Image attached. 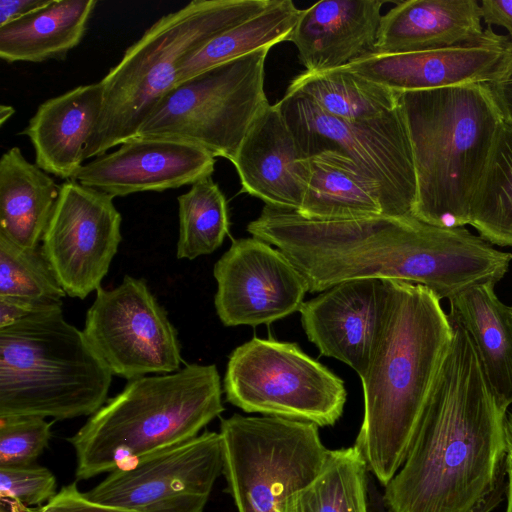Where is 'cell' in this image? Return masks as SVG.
<instances>
[{"instance_id": "28", "label": "cell", "mask_w": 512, "mask_h": 512, "mask_svg": "<svg viewBox=\"0 0 512 512\" xmlns=\"http://www.w3.org/2000/svg\"><path fill=\"white\" fill-rule=\"evenodd\" d=\"M301 10L291 0H273L260 13L224 31L181 63L177 84L220 64L288 41Z\"/></svg>"}, {"instance_id": "7", "label": "cell", "mask_w": 512, "mask_h": 512, "mask_svg": "<svg viewBox=\"0 0 512 512\" xmlns=\"http://www.w3.org/2000/svg\"><path fill=\"white\" fill-rule=\"evenodd\" d=\"M112 376L62 307L0 328V417L91 416L106 403Z\"/></svg>"}, {"instance_id": "8", "label": "cell", "mask_w": 512, "mask_h": 512, "mask_svg": "<svg viewBox=\"0 0 512 512\" xmlns=\"http://www.w3.org/2000/svg\"><path fill=\"white\" fill-rule=\"evenodd\" d=\"M264 47L177 84L158 103L136 137L200 146L232 162L249 128L269 105Z\"/></svg>"}, {"instance_id": "21", "label": "cell", "mask_w": 512, "mask_h": 512, "mask_svg": "<svg viewBox=\"0 0 512 512\" xmlns=\"http://www.w3.org/2000/svg\"><path fill=\"white\" fill-rule=\"evenodd\" d=\"M101 81L77 86L40 104L21 132L35 151V164L72 180L86 155L102 112Z\"/></svg>"}, {"instance_id": "29", "label": "cell", "mask_w": 512, "mask_h": 512, "mask_svg": "<svg viewBox=\"0 0 512 512\" xmlns=\"http://www.w3.org/2000/svg\"><path fill=\"white\" fill-rule=\"evenodd\" d=\"M367 472L355 445L328 450L317 477L288 501L286 512H369Z\"/></svg>"}, {"instance_id": "2", "label": "cell", "mask_w": 512, "mask_h": 512, "mask_svg": "<svg viewBox=\"0 0 512 512\" xmlns=\"http://www.w3.org/2000/svg\"><path fill=\"white\" fill-rule=\"evenodd\" d=\"M449 319L450 347L408 455L384 487L393 512H470L506 471L507 409L493 393L469 334Z\"/></svg>"}, {"instance_id": "46", "label": "cell", "mask_w": 512, "mask_h": 512, "mask_svg": "<svg viewBox=\"0 0 512 512\" xmlns=\"http://www.w3.org/2000/svg\"><path fill=\"white\" fill-rule=\"evenodd\" d=\"M511 310H512V307H511Z\"/></svg>"}, {"instance_id": "33", "label": "cell", "mask_w": 512, "mask_h": 512, "mask_svg": "<svg viewBox=\"0 0 512 512\" xmlns=\"http://www.w3.org/2000/svg\"><path fill=\"white\" fill-rule=\"evenodd\" d=\"M51 423L38 416L0 417V467L24 466L47 447Z\"/></svg>"}, {"instance_id": "39", "label": "cell", "mask_w": 512, "mask_h": 512, "mask_svg": "<svg viewBox=\"0 0 512 512\" xmlns=\"http://www.w3.org/2000/svg\"><path fill=\"white\" fill-rule=\"evenodd\" d=\"M481 17L487 26L503 27L512 45V0H482Z\"/></svg>"}, {"instance_id": "10", "label": "cell", "mask_w": 512, "mask_h": 512, "mask_svg": "<svg viewBox=\"0 0 512 512\" xmlns=\"http://www.w3.org/2000/svg\"><path fill=\"white\" fill-rule=\"evenodd\" d=\"M226 401L262 413L332 426L347 398L344 382L296 344L254 337L229 356Z\"/></svg>"}, {"instance_id": "30", "label": "cell", "mask_w": 512, "mask_h": 512, "mask_svg": "<svg viewBox=\"0 0 512 512\" xmlns=\"http://www.w3.org/2000/svg\"><path fill=\"white\" fill-rule=\"evenodd\" d=\"M490 244L512 247V123L503 122L470 209V224Z\"/></svg>"}, {"instance_id": "3", "label": "cell", "mask_w": 512, "mask_h": 512, "mask_svg": "<svg viewBox=\"0 0 512 512\" xmlns=\"http://www.w3.org/2000/svg\"><path fill=\"white\" fill-rule=\"evenodd\" d=\"M385 304L366 373L364 415L355 446L384 487L403 465L453 337L428 288L383 280Z\"/></svg>"}, {"instance_id": "20", "label": "cell", "mask_w": 512, "mask_h": 512, "mask_svg": "<svg viewBox=\"0 0 512 512\" xmlns=\"http://www.w3.org/2000/svg\"><path fill=\"white\" fill-rule=\"evenodd\" d=\"M382 0H323L301 10L289 37L309 72L343 67L374 53Z\"/></svg>"}, {"instance_id": "22", "label": "cell", "mask_w": 512, "mask_h": 512, "mask_svg": "<svg viewBox=\"0 0 512 512\" xmlns=\"http://www.w3.org/2000/svg\"><path fill=\"white\" fill-rule=\"evenodd\" d=\"M476 0H407L382 16L375 54L444 49L479 38L484 29Z\"/></svg>"}, {"instance_id": "9", "label": "cell", "mask_w": 512, "mask_h": 512, "mask_svg": "<svg viewBox=\"0 0 512 512\" xmlns=\"http://www.w3.org/2000/svg\"><path fill=\"white\" fill-rule=\"evenodd\" d=\"M223 471L238 512H286L319 474L328 449L318 426L278 416L221 420Z\"/></svg>"}, {"instance_id": "27", "label": "cell", "mask_w": 512, "mask_h": 512, "mask_svg": "<svg viewBox=\"0 0 512 512\" xmlns=\"http://www.w3.org/2000/svg\"><path fill=\"white\" fill-rule=\"evenodd\" d=\"M285 93L304 96L327 114L346 121L378 118L400 105V93L340 67L297 75Z\"/></svg>"}, {"instance_id": "31", "label": "cell", "mask_w": 512, "mask_h": 512, "mask_svg": "<svg viewBox=\"0 0 512 512\" xmlns=\"http://www.w3.org/2000/svg\"><path fill=\"white\" fill-rule=\"evenodd\" d=\"M176 256L193 260L218 249L229 232L226 198L212 177L203 178L178 197Z\"/></svg>"}, {"instance_id": "37", "label": "cell", "mask_w": 512, "mask_h": 512, "mask_svg": "<svg viewBox=\"0 0 512 512\" xmlns=\"http://www.w3.org/2000/svg\"><path fill=\"white\" fill-rule=\"evenodd\" d=\"M505 473L500 477L496 487L475 507H473V509L470 512H492L502 502L507 485V483H505L504 481ZM368 511L393 512L386 505L383 499V493L379 491L376 485L371 481H368Z\"/></svg>"}, {"instance_id": "6", "label": "cell", "mask_w": 512, "mask_h": 512, "mask_svg": "<svg viewBox=\"0 0 512 512\" xmlns=\"http://www.w3.org/2000/svg\"><path fill=\"white\" fill-rule=\"evenodd\" d=\"M273 0H193L152 24L100 80L103 105L86 158L135 138L143 122L178 82L183 60Z\"/></svg>"}, {"instance_id": "44", "label": "cell", "mask_w": 512, "mask_h": 512, "mask_svg": "<svg viewBox=\"0 0 512 512\" xmlns=\"http://www.w3.org/2000/svg\"><path fill=\"white\" fill-rule=\"evenodd\" d=\"M506 437L508 449H512V412L507 413L506 416Z\"/></svg>"}, {"instance_id": "5", "label": "cell", "mask_w": 512, "mask_h": 512, "mask_svg": "<svg viewBox=\"0 0 512 512\" xmlns=\"http://www.w3.org/2000/svg\"><path fill=\"white\" fill-rule=\"evenodd\" d=\"M223 411L214 364H187L173 373L129 380L68 439L76 454V478L128 468L186 442Z\"/></svg>"}, {"instance_id": "36", "label": "cell", "mask_w": 512, "mask_h": 512, "mask_svg": "<svg viewBox=\"0 0 512 512\" xmlns=\"http://www.w3.org/2000/svg\"><path fill=\"white\" fill-rule=\"evenodd\" d=\"M505 121L512 123V45L495 76L487 82Z\"/></svg>"}, {"instance_id": "43", "label": "cell", "mask_w": 512, "mask_h": 512, "mask_svg": "<svg viewBox=\"0 0 512 512\" xmlns=\"http://www.w3.org/2000/svg\"><path fill=\"white\" fill-rule=\"evenodd\" d=\"M14 113L15 109L12 106L2 104L0 106V125L2 126Z\"/></svg>"}, {"instance_id": "45", "label": "cell", "mask_w": 512, "mask_h": 512, "mask_svg": "<svg viewBox=\"0 0 512 512\" xmlns=\"http://www.w3.org/2000/svg\"><path fill=\"white\" fill-rule=\"evenodd\" d=\"M35 512H38L37 508H35Z\"/></svg>"}, {"instance_id": "16", "label": "cell", "mask_w": 512, "mask_h": 512, "mask_svg": "<svg viewBox=\"0 0 512 512\" xmlns=\"http://www.w3.org/2000/svg\"><path fill=\"white\" fill-rule=\"evenodd\" d=\"M215 161L209 151L191 143L135 137L84 164L72 180L113 198L162 192L210 177Z\"/></svg>"}, {"instance_id": "35", "label": "cell", "mask_w": 512, "mask_h": 512, "mask_svg": "<svg viewBox=\"0 0 512 512\" xmlns=\"http://www.w3.org/2000/svg\"><path fill=\"white\" fill-rule=\"evenodd\" d=\"M38 512H133L124 508L101 504L90 500L77 488L76 482L61 488Z\"/></svg>"}, {"instance_id": "25", "label": "cell", "mask_w": 512, "mask_h": 512, "mask_svg": "<svg viewBox=\"0 0 512 512\" xmlns=\"http://www.w3.org/2000/svg\"><path fill=\"white\" fill-rule=\"evenodd\" d=\"M310 177L297 212L318 221H342L386 215L378 185L349 158L323 152L309 158Z\"/></svg>"}, {"instance_id": "13", "label": "cell", "mask_w": 512, "mask_h": 512, "mask_svg": "<svg viewBox=\"0 0 512 512\" xmlns=\"http://www.w3.org/2000/svg\"><path fill=\"white\" fill-rule=\"evenodd\" d=\"M222 471L221 435L206 431L109 473L85 495L133 512H203Z\"/></svg>"}, {"instance_id": "12", "label": "cell", "mask_w": 512, "mask_h": 512, "mask_svg": "<svg viewBox=\"0 0 512 512\" xmlns=\"http://www.w3.org/2000/svg\"><path fill=\"white\" fill-rule=\"evenodd\" d=\"M82 331L113 375L132 380L181 369L177 331L143 279L126 275L112 289L100 287Z\"/></svg>"}, {"instance_id": "32", "label": "cell", "mask_w": 512, "mask_h": 512, "mask_svg": "<svg viewBox=\"0 0 512 512\" xmlns=\"http://www.w3.org/2000/svg\"><path fill=\"white\" fill-rule=\"evenodd\" d=\"M65 295L42 247L25 248L0 235V297L63 304Z\"/></svg>"}, {"instance_id": "14", "label": "cell", "mask_w": 512, "mask_h": 512, "mask_svg": "<svg viewBox=\"0 0 512 512\" xmlns=\"http://www.w3.org/2000/svg\"><path fill=\"white\" fill-rule=\"evenodd\" d=\"M113 199L76 180L60 185L41 247L70 297L97 291L117 253L122 216Z\"/></svg>"}, {"instance_id": "11", "label": "cell", "mask_w": 512, "mask_h": 512, "mask_svg": "<svg viewBox=\"0 0 512 512\" xmlns=\"http://www.w3.org/2000/svg\"><path fill=\"white\" fill-rule=\"evenodd\" d=\"M277 103L304 157L335 152L349 158L380 188L386 215H413L416 176L401 105L375 119L346 121L298 94L285 93Z\"/></svg>"}, {"instance_id": "15", "label": "cell", "mask_w": 512, "mask_h": 512, "mask_svg": "<svg viewBox=\"0 0 512 512\" xmlns=\"http://www.w3.org/2000/svg\"><path fill=\"white\" fill-rule=\"evenodd\" d=\"M216 313L223 325L270 324L299 311L308 292L296 267L256 237L234 240L215 263Z\"/></svg>"}, {"instance_id": "26", "label": "cell", "mask_w": 512, "mask_h": 512, "mask_svg": "<svg viewBox=\"0 0 512 512\" xmlns=\"http://www.w3.org/2000/svg\"><path fill=\"white\" fill-rule=\"evenodd\" d=\"M95 0H52L0 27V58L8 63L63 60L82 40Z\"/></svg>"}, {"instance_id": "1", "label": "cell", "mask_w": 512, "mask_h": 512, "mask_svg": "<svg viewBox=\"0 0 512 512\" xmlns=\"http://www.w3.org/2000/svg\"><path fill=\"white\" fill-rule=\"evenodd\" d=\"M247 231L276 246L310 293L350 280H400L449 300L470 286L499 282L512 260L464 227L435 226L413 215L318 221L265 205Z\"/></svg>"}, {"instance_id": "23", "label": "cell", "mask_w": 512, "mask_h": 512, "mask_svg": "<svg viewBox=\"0 0 512 512\" xmlns=\"http://www.w3.org/2000/svg\"><path fill=\"white\" fill-rule=\"evenodd\" d=\"M494 282L470 286L449 299L448 316L469 334L484 375L500 405L512 404V310Z\"/></svg>"}, {"instance_id": "24", "label": "cell", "mask_w": 512, "mask_h": 512, "mask_svg": "<svg viewBox=\"0 0 512 512\" xmlns=\"http://www.w3.org/2000/svg\"><path fill=\"white\" fill-rule=\"evenodd\" d=\"M60 186L29 162L19 147L0 159V235L25 248L39 246L57 202Z\"/></svg>"}, {"instance_id": "41", "label": "cell", "mask_w": 512, "mask_h": 512, "mask_svg": "<svg viewBox=\"0 0 512 512\" xmlns=\"http://www.w3.org/2000/svg\"><path fill=\"white\" fill-rule=\"evenodd\" d=\"M506 474H507V485H506V496L507 506L506 512H512V449H508L505 462Z\"/></svg>"}, {"instance_id": "40", "label": "cell", "mask_w": 512, "mask_h": 512, "mask_svg": "<svg viewBox=\"0 0 512 512\" xmlns=\"http://www.w3.org/2000/svg\"><path fill=\"white\" fill-rule=\"evenodd\" d=\"M52 0H0V27L27 16Z\"/></svg>"}, {"instance_id": "42", "label": "cell", "mask_w": 512, "mask_h": 512, "mask_svg": "<svg viewBox=\"0 0 512 512\" xmlns=\"http://www.w3.org/2000/svg\"><path fill=\"white\" fill-rule=\"evenodd\" d=\"M0 512H35V508L31 509L19 502L2 499Z\"/></svg>"}, {"instance_id": "18", "label": "cell", "mask_w": 512, "mask_h": 512, "mask_svg": "<svg viewBox=\"0 0 512 512\" xmlns=\"http://www.w3.org/2000/svg\"><path fill=\"white\" fill-rule=\"evenodd\" d=\"M384 304L383 280L357 279L303 302L299 312L305 334L319 352L347 364L361 378L372 357Z\"/></svg>"}, {"instance_id": "4", "label": "cell", "mask_w": 512, "mask_h": 512, "mask_svg": "<svg viewBox=\"0 0 512 512\" xmlns=\"http://www.w3.org/2000/svg\"><path fill=\"white\" fill-rule=\"evenodd\" d=\"M415 176L413 216L440 227L470 224V209L502 112L487 83L400 93Z\"/></svg>"}, {"instance_id": "34", "label": "cell", "mask_w": 512, "mask_h": 512, "mask_svg": "<svg viewBox=\"0 0 512 512\" xmlns=\"http://www.w3.org/2000/svg\"><path fill=\"white\" fill-rule=\"evenodd\" d=\"M56 492V479L45 467L31 464L0 467V497L25 506L50 501Z\"/></svg>"}, {"instance_id": "38", "label": "cell", "mask_w": 512, "mask_h": 512, "mask_svg": "<svg viewBox=\"0 0 512 512\" xmlns=\"http://www.w3.org/2000/svg\"><path fill=\"white\" fill-rule=\"evenodd\" d=\"M63 304H43L14 297H0V328L7 327L33 313L61 308Z\"/></svg>"}, {"instance_id": "17", "label": "cell", "mask_w": 512, "mask_h": 512, "mask_svg": "<svg viewBox=\"0 0 512 512\" xmlns=\"http://www.w3.org/2000/svg\"><path fill=\"white\" fill-rule=\"evenodd\" d=\"M510 48L508 35L487 26L477 39L457 46L402 54H369L345 66L396 92L487 83Z\"/></svg>"}, {"instance_id": "19", "label": "cell", "mask_w": 512, "mask_h": 512, "mask_svg": "<svg viewBox=\"0 0 512 512\" xmlns=\"http://www.w3.org/2000/svg\"><path fill=\"white\" fill-rule=\"evenodd\" d=\"M231 163L242 191L273 208L300 209L310 177L309 158L301 154L278 103L257 116Z\"/></svg>"}]
</instances>
